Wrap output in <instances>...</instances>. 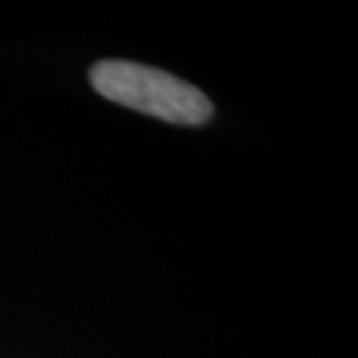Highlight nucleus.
Segmentation results:
<instances>
[{
    "label": "nucleus",
    "instance_id": "f257e3e1",
    "mask_svg": "<svg viewBox=\"0 0 358 358\" xmlns=\"http://www.w3.org/2000/svg\"><path fill=\"white\" fill-rule=\"evenodd\" d=\"M91 84L112 103L168 124L200 126L212 117V103L203 91L142 63L100 61L91 68Z\"/></svg>",
    "mask_w": 358,
    "mask_h": 358
}]
</instances>
